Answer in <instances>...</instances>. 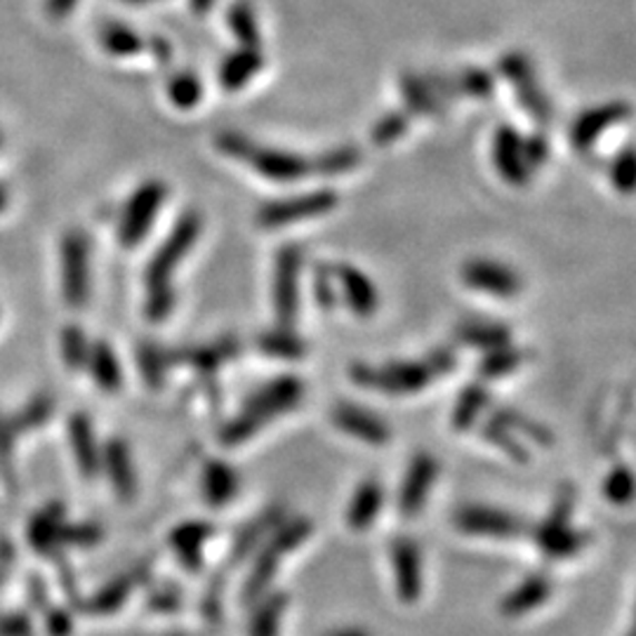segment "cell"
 I'll return each mask as SVG.
<instances>
[{
  "instance_id": "obj_1",
  "label": "cell",
  "mask_w": 636,
  "mask_h": 636,
  "mask_svg": "<svg viewBox=\"0 0 636 636\" xmlns=\"http://www.w3.org/2000/svg\"><path fill=\"white\" fill-rule=\"evenodd\" d=\"M458 354L450 346H439L420 361H387L382 365L356 363L352 365V380L373 392L392 397L418 394L429 384L456 371Z\"/></svg>"
},
{
  "instance_id": "obj_2",
  "label": "cell",
  "mask_w": 636,
  "mask_h": 636,
  "mask_svg": "<svg viewBox=\"0 0 636 636\" xmlns=\"http://www.w3.org/2000/svg\"><path fill=\"white\" fill-rule=\"evenodd\" d=\"M215 145L222 154L238 158L253 166L262 177L274 182H297L304 175L314 173V163L297 154L278 151L270 147H260L251 137H245L234 130H224L215 137Z\"/></svg>"
},
{
  "instance_id": "obj_3",
  "label": "cell",
  "mask_w": 636,
  "mask_h": 636,
  "mask_svg": "<svg viewBox=\"0 0 636 636\" xmlns=\"http://www.w3.org/2000/svg\"><path fill=\"white\" fill-rule=\"evenodd\" d=\"M304 399V384L297 378H278L262 387L260 392L243 408L238 420L232 422V427L224 434L227 443H241L251 439L257 429H262L266 422L276 420L278 415L288 413L300 401Z\"/></svg>"
},
{
  "instance_id": "obj_4",
  "label": "cell",
  "mask_w": 636,
  "mask_h": 636,
  "mask_svg": "<svg viewBox=\"0 0 636 636\" xmlns=\"http://www.w3.org/2000/svg\"><path fill=\"white\" fill-rule=\"evenodd\" d=\"M573 509H576V492L564 488L549 515L536 528H530L532 542L549 561L573 559L587 547V532L573 526Z\"/></svg>"
},
{
  "instance_id": "obj_5",
  "label": "cell",
  "mask_w": 636,
  "mask_h": 636,
  "mask_svg": "<svg viewBox=\"0 0 636 636\" xmlns=\"http://www.w3.org/2000/svg\"><path fill=\"white\" fill-rule=\"evenodd\" d=\"M453 524L464 536L474 538H496V540H511L519 538L528 530L524 517L511 515L507 509L490 507V505H462L456 509Z\"/></svg>"
},
{
  "instance_id": "obj_6",
  "label": "cell",
  "mask_w": 636,
  "mask_h": 636,
  "mask_svg": "<svg viewBox=\"0 0 636 636\" xmlns=\"http://www.w3.org/2000/svg\"><path fill=\"white\" fill-rule=\"evenodd\" d=\"M198 234H200V217L196 213L182 215L179 222L175 224L173 234L166 238V243L160 245L158 253L149 262L147 281L151 291L168 288V281L175 272V266L189 255Z\"/></svg>"
},
{
  "instance_id": "obj_7",
  "label": "cell",
  "mask_w": 636,
  "mask_h": 636,
  "mask_svg": "<svg viewBox=\"0 0 636 636\" xmlns=\"http://www.w3.org/2000/svg\"><path fill=\"white\" fill-rule=\"evenodd\" d=\"M166 196L168 187L156 179L141 184V187L133 194L118 224V241L126 245V248H135V245L149 234L160 205L166 203Z\"/></svg>"
},
{
  "instance_id": "obj_8",
  "label": "cell",
  "mask_w": 636,
  "mask_h": 636,
  "mask_svg": "<svg viewBox=\"0 0 636 636\" xmlns=\"http://www.w3.org/2000/svg\"><path fill=\"white\" fill-rule=\"evenodd\" d=\"M437 479H439L437 458L432 453H427V450H420V453L408 462L397 490V507L403 519H415L422 515Z\"/></svg>"
},
{
  "instance_id": "obj_9",
  "label": "cell",
  "mask_w": 636,
  "mask_h": 636,
  "mask_svg": "<svg viewBox=\"0 0 636 636\" xmlns=\"http://www.w3.org/2000/svg\"><path fill=\"white\" fill-rule=\"evenodd\" d=\"M460 276H462L467 288L490 295V297L511 300L524 291L521 274L517 270H511L509 264L490 260V257L467 260L462 264Z\"/></svg>"
},
{
  "instance_id": "obj_10",
  "label": "cell",
  "mask_w": 636,
  "mask_h": 636,
  "mask_svg": "<svg viewBox=\"0 0 636 636\" xmlns=\"http://www.w3.org/2000/svg\"><path fill=\"white\" fill-rule=\"evenodd\" d=\"M335 205H337V196L333 192H314V194L283 198V200L262 205L257 213V224L262 229H281L291 222L331 213Z\"/></svg>"
},
{
  "instance_id": "obj_11",
  "label": "cell",
  "mask_w": 636,
  "mask_h": 636,
  "mask_svg": "<svg viewBox=\"0 0 636 636\" xmlns=\"http://www.w3.org/2000/svg\"><path fill=\"white\" fill-rule=\"evenodd\" d=\"M300 274H302V251L297 245H285L276 255L274 272V304L281 325L291 327L300 312Z\"/></svg>"
},
{
  "instance_id": "obj_12",
  "label": "cell",
  "mask_w": 636,
  "mask_h": 636,
  "mask_svg": "<svg viewBox=\"0 0 636 636\" xmlns=\"http://www.w3.org/2000/svg\"><path fill=\"white\" fill-rule=\"evenodd\" d=\"M496 166L498 173L511 182V184H524L530 177V168L540 166V163L547 158V147L542 141H528V145H521V139L511 133V130H502L496 139Z\"/></svg>"
},
{
  "instance_id": "obj_13",
  "label": "cell",
  "mask_w": 636,
  "mask_h": 636,
  "mask_svg": "<svg viewBox=\"0 0 636 636\" xmlns=\"http://www.w3.org/2000/svg\"><path fill=\"white\" fill-rule=\"evenodd\" d=\"M310 532H312V524L306 521V519H297L293 521L291 526H285L276 532V538L274 542L266 547L262 551V557L253 570V576L248 580V591H245V597L253 599L257 597V594L270 585V580L274 578V573L278 570V564L281 559L285 557V554L293 551L297 545H302L306 538H310Z\"/></svg>"
},
{
  "instance_id": "obj_14",
  "label": "cell",
  "mask_w": 636,
  "mask_h": 636,
  "mask_svg": "<svg viewBox=\"0 0 636 636\" xmlns=\"http://www.w3.org/2000/svg\"><path fill=\"white\" fill-rule=\"evenodd\" d=\"M389 559H392L394 573V587L399 599L403 604H415L422 597L424 589V568H422V551L420 545L408 538L399 536L389 549Z\"/></svg>"
},
{
  "instance_id": "obj_15",
  "label": "cell",
  "mask_w": 636,
  "mask_h": 636,
  "mask_svg": "<svg viewBox=\"0 0 636 636\" xmlns=\"http://www.w3.org/2000/svg\"><path fill=\"white\" fill-rule=\"evenodd\" d=\"M61 278L69 304L84 306L90 285V251L88 238L80 232H71L61 241Z\"/></svg>"
},
{
  "instance_id": "obj_16",
  "label": "cell",
  "mask_w": 636,
  "mask_h": 636,
  "mask_svg": "<svg viewBox=\"0 0 636 636\" xmlns=\"http://www.w3.org/2000/svg\"><path fill=\"white\" fill-rule=\"evenodd\" d=\"M331 272L337 285V297L344 306H349V312L359 319H371L378 314L380 291L371 276L352 264H337Z\"/></svg>"
},
{
  "instance_id": "obj_17",
  "label": "cell",
  "mask_w": 636,
  "mask_h": 636,
  "mask_svg": "<svg viewBox=\"0 0 636 636\" xmlns=\"http://www.w3.org/2000/svg\"><path fill=\"white\" fill-rule=\"evenodd\" d=\"M333 422L346 437L371 446H384L392 439V429H389V424L375 410H368L356 403H337L333 410Z\"/></svg>"
},
{
  "instance_id": "obj_18",
  "label": "cell",
  "mask_w": 636,
  "mask_h": 636,
  "mask_svg": "<svg viewBox=\"0 0 636 636\" xmlns=\"http://www.w3.org/2000/svg\"><path fill=\"white\" fill-rule=\"evenodd\" d=\"M554 591V580L547 576L545 570L528 573V576L511 587L505 599L500 601V610L507 618H519V615H528L532 610L542 608Z\"/></svg>"
},
{
  "instance_id": "obj_19",
  "label": "cell",
  "mask_w": 636,
  "mask_h": 636,
  "mask_svg": "<svg viewBox=\"0 0 636 636\" xmlns=\"http://www.w3.org/2000/svg\"><path fill=\"white\" fill-rule=\"evenodd\" d=\"M384 507V486L378 479H365L356 486L352 500L346 505V526L363 532L371 530Z\"/></svg>"
},
{
  "instance_id": "obj_20",
  "label": "cell",
  "mask_w": 636,
  "mask_h": 636,
  "mask_svg": "<svg viewBox=\"0 0 636 636\" xmlns=\"http://www.w3.org/2000/svg\"><path fill=\"white\" fill-rule=\"evenodd\" d=\"M458 342L479 349V352H492V349H500L505 344H511V331L500 323L490 319H467L456 327Z\"/></svg>"
},
{
  "instance_id": "obj_21",
  "label": "cell",
  "mask_w": 636,
  "mask_h": 636,
  "mask_svg": "<svg viewBox=\"0 0 636 636\" xmlns=\"http://www.w3.org/2000/svg\"><path fill=\"white\" fill-rule=\"evenodd\" d=\"M264 57L260 48H238L219 67V84L224 90H241L262 69Z\"/></svg>"
},
{
  "instance_id": "obj_22",
  "label": "cell",
  "mask_w": 636,
  "mask_h": 636,
  "mask_svg": "<svg viewBox=\"0 0 636 636\" xmlns=\"http://www.w3.org/2000/svg\"><path fill=\"white\" fill-rule=\"evenodd\" d=\"M488 408H490L488 387L483 382L467 384L453 405V427L458 432H467V429L477 427L481 422Z\"/></svg>"
},
{
  "instance_id": "obj_23",
  "label": "cell",
  "mask_w": 636,
  "mask_h": 636,
  "mask_svg": "<svg viewBox=\"0 0 636 636\" xmlns=\"http://www.w3.org/2000/svg\"><path fill=\"white\" fill-rule=\"evenodd\" d=\"M627 107L625 105H606L601 109H594L587 111L576 126H573V145H578L580 149H587L594 139L601 135L604 128L615 126V123H620L627 116Z\"/></svg>"
},
{
  "instance_id": "obj_24",
  "label": "cell",
  "mask_w": 636,
  "mask_h": 636,
  "mask_svg": "<svg viewBox=\"0 0 636 636\" xmlns=\"http://www.w3.org/2000/svg\"><path fill=\"white\" fill-rule=\"evenodd\" d=\"M524 361H526L524 349L505 344L500 349H492V352L483 354V359L479 363V375L483 380H500V378H507L515 371H519Z\"/></svg>"
},
{
  "instance_id": "obj_25",
  "label": "cell",
  "mask_w": 636,
  "mask_h": 636,
  "mask_svg": "<svg viewBox=\"0 0 636 636\" xmlns=\"http://www.w3.org/2000/svg\"><path fill=\"white\" fill-rule=\"evenodd\" d=\"M99 43L114 57H130L145 50V40H141V36L130 27L118 22H109L99 31Z\"/></svg>"
},
{
  "instance_id": "obj_26",
  "label": "cell",
  "mask_w": 636,
  "mask_h": 636,
  "mask_svg": "<svg viewBox=\"0 0 636 636\" xmlns=\"http://www.w3.org/2000/svg\"><path fill=\"white\" fill-rule=\"evenodd\" d=\"M227 25L243 48H260V25L248 0H236L227 10Z\"/></svg>"
},
{
  "instance_id": "obj_27",
  "label": "cell",
  "mask_w": 636,
  "mask_h": 636,
  "mask_svg": "<svg viewBox=\"0 0 636 636\" xmlns=\"http://www.w3.org/2000/svg\"><path fill=\"white\" fill-rule=\"evenodd\" d=\"M601 490L610 505L627 507L636 500V474L625 464H615L606 474Z\"/></svg>"
},
{
  "instance_id": "obj_28",
  "label": "cell",
  "mask_w": 636,
  "mask_h": 636,
  "mask_svg": "<svg viewBox=\"0 0 636 636\" xmlns=\"http://www.w3.org/2000/svg\"><path fill=\"white\" fill-rule=\"evenodd\" d=\"M481 437L490 443V446H496L500 448L505 456H509L511 460H517V462H528V450L521 441L519 434L511 432L509 427L500 424L498 420H492L488 418L483 424H481Z\"/></svg>"
},
{
  "instance_id": "obj_29",
  "label": "cell",
  "mask_w": 636,
  "mask_h": 636,
  "mask_svg": "<svg viewBox=\"0 0 636 636\" xmlns=\"http://www.w3.org/2000/svg\"><path fill=\"white\" fill-rule=\"evenodd\" d=\"M490 418L498 420V422L505 424V427H509L511 432H519L521 439L526 437V439L536 441V443H540V446H549V443H551V434H549L547 427H542V424L536 422V420L526 418L524 413H519V410H515V408H498L496 413H492Z\"/></svg>"
},
{
  "instance_id": "obj_30",
  "label": "cell",
  "mask_w": 636,
  "mask_h": 636,
  "mask_svg": "<svg viewBox=\"0 0 636 636\" xmlns=\"http://www.w3.org/2000/svg\"><path fill=\"white\" fill-rule=\"evenodd\" d=\"M71 441H74L76 458L80 462V469H84V474L86 477L97 474L99 458H97V446H95V437H92V429H90L88 420L76 418L71 422Z\"/></svg>"
},
{
  "instance_id": "obj_31",
  "label": "cell",
  "mask_w": 636,
  "mask_h": 636,
  "mask_svg": "<svg viewBox=\"0 0 636 636\" xmlns=\"http://www.w3.org/2000/svg\"><path fill=\"white\" fill-rule=\"evenodd\" d=\"M168 97L177 109L189 111L200 105L203 84L194 71H179L168 80Z\"/></svg>"
},
{
  "instance_id": "obj_32",
  "label": "cell",
  "mask_w": 636,
  "mask_h": 636,
  "mask_svg": "<svg viewBox=\"0 0 636 636\" xmlns=\"http://www.w3.org/2000/svg\"><path fill=\"white\" fill-rule=\"evenodd\" d=\"M107 467L111 471V481L118 490L120 498H133L135 496V474H133V464L128 458V450L123 448L120 443L109 446L107 450Z\"/></svg>"
},
{
  "instance_id": "obj_33",
  "label": "cell",
  "mask_w": 636,
  "mask_h": 636,
  "mask_svg": "<svg viewBox=\"0 0 636 636\" xmlns=\"http://www.w3.org/2000/svg\"><path fill=\"white\" fill-rule=\"evenodd\" d=\"M90 368H92V375L101 389H109V392L118 389L120 368H118V361L107 344L95 346V352L90 354Z\"/></svg>"
},
{
  "instance_id": "obj_34",
  "label": "cell",
  "mask_w": 636,
  "mask_h": 636,
  "mask_svg": "<svg viewBox=\"0 0 636 636\" xmlns=\"http://www.w3.org/2000/svg\"><path fill=\"white\" fill-rule=\"evenodd\" d=\"M234 488H236V479L229 467H224V464L208 467V474H205V490H208L211 502L215 505L227 502L234 496Z\"/></svg>"
},
{
  "instance_id": "obj_35",
  "label": "cell",
  "mask_w": 636,
  "mask_h": 636,
  "mask_svg": "<svg viewBox=\"0 0 636 636\" xmlns=\"http://www.w3.org/2000/svg\"><path fill=\"white\" fill-rule=\"evenodd\" d=\"M610 182L620 194H636V149H627L610 166Z\"/></svg>"
},
{
  "instance_id": "obj_36",
  "label": "cell",
  "mask_w": 636,
  "mask_h": 636,
  "mask_svg": "<svg viewBox=\"0 0 636 636\" xmlns=\"http://www.w3.org/2000/svg\"><path fill=\"white\" fill-rule=\"evenodd\" d=\"M262 346L266 354L272 356H283V359H300L304 354V344L297 335H293L291 331H281V333H272L264 335Z\"/></svg>"
},
{
  "instance_id": "obj_37",
  "label": "cell",
  "mask_w": 636,
  "mask_h": 636,
  "mask_svg": "<svg viewBox=\"0 0 636 636\" xmlns=\"http://www.w3.org/2000/svg\"><path fill=\"white\" fill-rule=\"evenodd\" d=\"M359 163V151L356 149H337V151H327L321 158L314 160V173L321 175H340L352 170Z\"/></svg>"
},
{
  "instance_id": "obj_38",
  "label": "cell",
  "mask_w": 636,
  "mask_h": 636,
  "mask_svg": "<svg viewBox=\"0 0 636 636\" xmlns=\"http://www.w3.org/2000/svg\"><path fill=\"white\" fill-rule=\"evenodd\" d=\"M283 608H285V599L283 597H274L272 601H266V606L257 615L255 636H276Z\"/></svg>"
},
{
  "instance_id": "obj_39",
  "label": "cell",
  "mask_w": 636,
  "mask_h": 636,
  "mask_svg": "<svg viewBox=\"0 0 636 636\" xmlns=\"http://www.w3.org/2000/svg\"><path fill=\"white\" fill-rule=\"evenodd\" d=\"M316 300L319 304L323 306V310H333V306L337 304V285H335V278H333V272L331 270H321L316 274Z\"/></svg>"
},
{
  "instance_id": "obj_40",
  "label": "cell",
  "mask_w": 636,
  "mask_h": 636,
  "mask_svg": "<svg viewBox=\"0 0 636 636\" xmlns=\"http://www.w3.org/2000/svg\"><path fill=\"white\" fill-rule=\"evenodd\" d=\"M128 591H130V585L128 583H114L111 587H107L105 591L99 594V597L95 599V608L97 610H111V608H116L123 599L128 597Z\"/></svg>"
},
{
  "instance_id": "obj_41",
  "label": "cell",
  "mask_w": 636,
  "mask_h": 636,
  "mask_svg": "<svg viewBox=\"0 0 636 636\" xmlns=\"http://www.w3.org/2000/svg\"><path fill=\"white\" fill-rule=\"evenodd\" d=\"M65 349H67V356L71 363H80V361H86V340L84 335H80L76 327H71V331L65 333Z\"/></svg>"
},
{
  "instance_id": "obj_42",
  "label": "cell",
  "mask_w": 636,
  "mask_h": 636,
  "mask_svg": "<svg viewBox=\"0 0 636 636\" xmlns=\"http://www.w3.org/2000/svg\"><path fill=\"white\" fill-rule=\"evenodd\" d=\"M401 130H403V120L397 116H389L375 128V139L380 145H384V141H392L394 137H399Z\"/></svg>"
},
{
  "instance_id": "obj_43",
  "label": "cell",
  "mask_w": 636,
  "mask_h": 636,
  "mask_svg": "<svg viewBox=\"0 0 636 636\" xmlns=\"http://www.w3.org/2000/svg\"><path fill=\"white\" fill-rule=\"evenodd\" d=\"M149 50L154 52V57H156V61H158L160 67H168L170 61H173V48H170V43H168L166 38L154 36L151 43H149Z\"/></svg>"
},
{
  "instance_id": "obj_44",
  "label": "cell",
  "mask_w": 636,
  "mask_h": 636,
  "mask_svg": "<svg viewBox=\"0 0 636 636\" xmlns=\"http://www.w3.org/2000/svg\"><path fill=\"white\" fill-rule=\"evenodd\" d=\"M76 3L78 0H46V10L50 12V17L59 19V17L69 14L76 8Z\"/></svg>"
},
{
  "instance_id": "obj_45",
  "label": "cell",
  "mask_w": 636,
  "mask_h": 636,
  "mask_svg": "<svg viewBox=\"0 0 636 636\" xmlns=\"http://www.w3.org/2000/svg\"><path fill=\"white\" fill-rule=\"evenodd\" d=\"M189 6L196 14H205L215 6V0H189Z\"/></svg>"
},
{
  "instance_id": "obj_46",
  "label": "cell",
  "mask_w": 636,
  "mask_h": 636,
  "mask_svg": "<svg viewBox=\"0 0 636 636\" xmlns=\"http://www.w3.org/2000/svg\"><path fill=\"white\" fill-rule=\"evenodd\" d=\"M327 636H371L365 629L361 627H344V629H337L333 634H327Z\"/></svg>"
},
{
  "instance_id": "obj_47",
  "label": "cell",
  "mask_w": 636,
  "mask_h": 636,
  "mask_svg": "<svg viewBox=\"0 0 636 636\" xmlns=\"http://www.w3.org/2000/svg\"><path fill=\"white\" fill-rule=\"evenodd\" d=\"M6 205H8V189L0 184V211H3Z\"/></svg>"
},
{
  "instance_id": "obj_48",
  "label": "cell",
  "mask_w": 636,
  "mask_h": 636,
  "mask_svg": "<svg viewBox=\"0 0 636 636\" xmlns=\"http://www.w3.org/2000/svg\"><path fill=\"white\" fill-rule=\"evenodd\" d=\"M625 636H636V608H634V618H632V625H629V632Z\"/></svg>"
},
{
  "instance_id": "obj_49",
  "label": "cell",
  "mask_w": 636,
  "mask_h": 636,
  "mask_svg": "<svg viewBox=\"0 0 636 636\" xmlns=\"http://www.w3.org/2000/svg\"><path fill=\"white\" fill-rule=\"evenodd\" d=\"M133 6H145V3H154V0H128Z\"/></svg>"
},
{
  "instance_id": "obj_50",
  "label": "cell",
  "mask_w": 636,
  "mask_h": 636,
  "mask_svg": "<svg viewBox=\"0 0 636 636\" xmlns=\"http://www.w3.org/2000/svg\"><path fill=\"white\" fill-rule=\"evenodd\" d=\"M0 145H3V137H0Z\"/></svg>"
}]
</instances>
